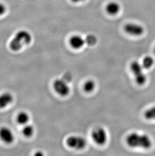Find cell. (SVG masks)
Returning <instances> with one entry per match:
<instances>
[{
    "label": "cell",
    "instance_id": "cell-1",
    "mask_svg": "<svg viewBox=\"0 0 155 156\" xmlns=\"http://www.w3.org/2000/svg\"><path fill=\"white\" fill-rule=\"evenodd\" d=\"M126 141L129 147H140L149 149L152 146L151 139L146 134H140L136 133H131L127 136Z\"/></svg>",
    "mask_w": 155,
    "mask_h": 156
},
{
    "label": "cell",
    "instance_id": "cell-2",
    "mask_svg": "<svg viewBox=\"0 0 155 156\" xmlns=\"http://www.w3.org/2000/svg\"><path fill=\"white\" fill-rule=\"evenodd\" d=\"M32 41V36L26 30H20L16 34L10 44V48L12 51H18L24 46L29 44Z\"/></svg>",
    "mask_w": 155,
    "mask_h": 156
},
{
    "label": "cell",
    "instance_id": "cell-3",
    "mask_svg": "<svg viewBox=\"0 0 155 156\" xmlns=\"http://www.w3.org/2000/svg\"><path fill=\"white\" fill-rule=\"evenodd\" d=\"M143 67L136 61L130 64V69L134 75L135 81L139 85H143L146 81V77L143 72Z\"/></svg>",
    "mask_w": 155,
    "mask_h": 156
},
{
    "label": "cell",
    "instance_id": "cell-4",
    "mask_svg": "<svg viewBox=\"0 0 155 156\" xmlns=\"http://www.w3.org/2000/svg\"><path fill=\"white\" fill-rule=\"evenodd\" d=\"M66 144L71 149L80 150L86 147L87 140L81 136H72L67 137Z\"/></svg>",
    "mask_w": 155,
    "mask_h": 156
},
{
    "label": "cell",
    "instance_id": "cell-5",
    "mask_svg": "<svg viewBox=\"0 0 155 156\" xmlns=\"http://www.w3.org/2000/svg\"><path fill=\"white\" fill-rule=\"evenodd\" d=\"M91 136L96 144L102 146L105 144L108 140V135L106 130L103 127H99L93 130Z\"/></svg>",
    "mask_w": 155,
    "mask_h": 156
},
{
    "label": "cell",
    "instance_id": "cell-6",
    "mask_svg": "<svg viewBox=\"0 0 155 156\" xmlns=\"http://www.w3.org/2000/svg\"><path fill=\"white\" fill-rule=\"evenodd\" d=\"M53 87L56 93L62 97L67 96L70 93V87L64 79H57L54 80Z\"/></svg>",
    "mask_w": 155,
    "mask_h": 156
},
{
    "label": "cell",
    "instance_id": "cell-7",
    "mask_svg": "<svg viewBox=\"0 0 155 156\" xmlns=\"http://www.w3.org/2000/svg\"><path fill=\"white\" fill-rule=\"evenodd\" d=\"M124 30L129 34L133 36H140L144 33V28L142 25L136 23H128L124 27Z\"/></svg>",
    "mask_w": 155,
    "mask_h": 156
},
{
    "label": "cell",
    "instance_id": "cell-8",
    "mask_svg": "<svg viewBox=\"0 0 155 156\" xmlns=\"http://www.w3.org/2000/svg\"><path fill=\"white\" fill-rule=\"evenodd\" d=\"M0 138L5 143L10 144L13 141L14 136L9 128L4 127L0 129Z\"/></svg>",
    "mask_w": 155,
    "mask_h": 156
},
{
    "label": "cell",
    "instance_id": "cell-9",
    "mask_svg": "<svg viewBox=\"0 0 155 156\" xmlns=\"http://www.w3.org/2000/svg\"><path fill=\"white\" fill-rule=\"evenodd\" d=\"M85 44H86L85 39L79 35H74L70 40V44L74 49H81Z\"/></svg>",
    "mask_w": 155,
    "mask_h": 156
},
{
    "label": "cell",
    "instance_id": "cell-10",
    "mask_svg": "<svg viewBox=\"0 0 155 156\" xmlns=\"http://www.w3.org/2000/svg\"><path fill=\"white\" fill-rule=\"evenodd\" d=\"M120 10V5L116 2H111L106 7V12L111 15H115L119 13Z\"/></svg>",
    "mask_w": 155,
    "mask_h": 156
},
{
    "label": "cell",
    "instance_id": "cell-11",
    "mask_svg": "<svg viewBox=\"0 0 155 156\" xmlns=\"http://www.w3.org/2000/svg\"><path fill=\"white\" fill-rule=\"evenodd\" d=\"M13 97L10 93L3 94L0 96V109L4 108L12 103Z\"/></svg>",
    "mask_w": 155,
    "mask_h": 156
},
{
    "label": "cell",
    "instance_id": "cell-12",
    "mask_svg": "<svg viewBox=\"0 0 155 156\" xmlns=\"http://www.w3.org/2000/svg\"><path fill=\"white\" fill-rule=\"evenodd\" d=\"M96 83L93 80H88L84 84L83 88L84 91L86 93H92L95 90Z\"/></svg>",
    "mask_w": 155,
    "mask_h": 156
},
{
    "label": "cell",
    "instance_id": "cell-13",
    "mask_svg": "<svg viewBox=\"0 0 155 156\" xmlns=\"http://www.w3.org/2000/svg\"><path fill=\"white\" fill-rule=\"evenodd\" d=\"M154 59L151 56H146L143 58L142 65L143 68L148 69L151 68L154 64Z\"/></svg>",
    "mask_w": 155,
    "mask_h": 156
},
{
    "label": "cell",
    "instance_id": "cell-14",
    "mask_svg": "<svg viewBox=\"0 0 155 156\" xmlns=\"http://www.w3.org/2000/svg\"><path fill=\"white\" fill-rule=\"evenodd\" d=\"M29 119V116L26 112H21L17 116V121L20 124H26Z\"/></svg>",
    "mask_w": 155,
    "mask_h": 156
},
{
    "label": "cell",
    "instance_id": "cell-15",
    "mask_svg": "<svg viewBox=\"0 0 155 156\" xmlns=\"http://www.w3.org/2000/svg\"><path fill=\"white\" fill-rule=\"evenodd\" d=\"M85 43L90 46H95L98 41L97 37L94 34H89L85 39Z\"/></svg>",
    "mask_w": 155,
    "mask_h": 156
},
{
    "label": "cell",
    "instance_id": "cell-16",
    "mask_svg": "<svg viewBox=\"0 0 155 156\" xmlns=\"http://www.w3.org/2000/svg\"><path fill=\"white\" fill-rule=\"evenodd\" d=\"M144 116L146 119H155V106L147 110L145 112Z\"/></svg>",
    "mask_w": 155,
    "mask_h": 156
},
{
    "label": "cell",
    "instance_id": "cell-17",
    "mask_svg": "<svg viewBox=\"0 0 155 156\" xmlns=\"http://www.w3.org/2000/svg\"><path fill=\"white\" fill-rule=\"evenodd\" d=\"M22 132L25 136L30 137L34 133L33 127L30 125H25L22 130Z\"/></svg>",
    "mask_w": 155,
    "mask_h": 156
},
{
    "label": "cell",
    "instance_id": "cell-18",
    "mask_svg": "<svg viewBox=\"0 0 155 156\" xmlns=\"http://www.w3.org/2000/svg\"><path fill=\"white\" fill-rule=\"evenodd\" d=\"M6 7L3 3H0V16L6 12Z\"/></svg>",
    "mask_w": 155,
    "mask_h": 156
},
{
    "label": "cell",
    "instance_id": "cell-19",
    "mask_svg": "<svg viewBox=\"0 0 155 156\" xmlns=\"http://www.w3.org/2000/svg\"><path fill=\"white\" fill-rule=\"evenodd\" d=\"M71 1L75 3H79L84 1L85 0H71Z\"/></svg>",
    "mask_w": 155,
    "mask_h": 156
},
{
    "label": "cell",
    "instance_id": "cell-20",
    "mask_svg": "<svg viewBox=\"0 0 155 156\" xmlns=\"http://www.w3.org/2000/svg\"><path fill=\"white\" fill-rule=\"evenodd\" d=\"M35 155H36V156H43V152H37Z\"/></svg>",
    "mask_w": 155,
    "mask_h": 156
},
{
    "label": "cell",
    "instance_id": "cell-21",
    "mask_svg": "<svg viewBox=\"0 0 155 156\" xmlns=\"http://www.w3.org/2000/svg\"><path fill=\"white\" fill-rule=\"evenodd\" d=\"M154 53H155V48H154Z\"/></svg>",
    "mask_w": 155,
    "mask_h": 156
}]
</instances>
